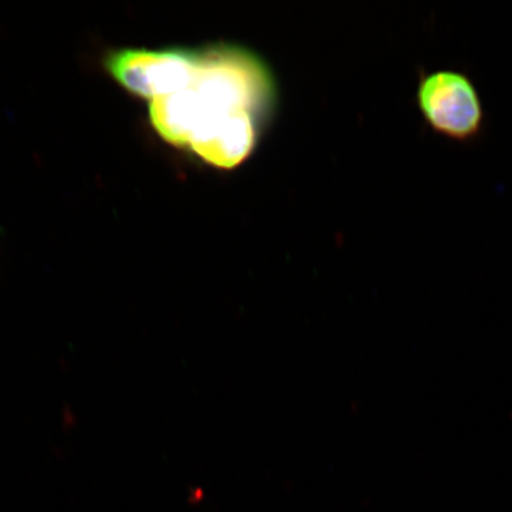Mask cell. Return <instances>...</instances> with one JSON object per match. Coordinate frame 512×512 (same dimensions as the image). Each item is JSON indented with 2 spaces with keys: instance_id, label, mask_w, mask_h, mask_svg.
Listing matches in <instances>:
<instances>
[{
  "instance_id": "6da1fadb",
  "label": "cell",
  "mask_w": 512,
  "mask_h": 512,
  "mask_svg": "<svg viewBox=\"0 0 512 512\" xmlns=\"http://www.w3.org/2000/svg\"><path fill=\"white\" fill-rule=\"evenodd\" d=\"M190 88L204 114L246 111L265 120L275 104V85L264 61L245 48L216 44L198 49Z\"/></svg>"
},
{
  "instance_id": "7a4b0ae2",
  "label": "cell",
  "mask_w": 512,
  "mask_h": 512,
  "mask_svg": "<svg viewBox=\"0 0 512 512\" xmlns=\"http://www.w3.org/2000/svg\"><path fill=\"white\" fill-rule=\"evenodd\" d=\"M416 105L435 133L456 142H470L484 126V107L475 83L464 73L440 69L419 81Z\"/></svg>"
},
{
  "instance_id": "3957f363",
  "label": "cell",
  "mask_w": 512,
  "mask_h": 512,
  "mask_svg": "<svg viewBox=\"0 0 512 512\" xmlns=\"http://www.w3.org/2000/svg\"><path fill=\"white\" fill-rule=\"evenodd\" d=\"M197 60L198 49H121L107 56L106 68L128 92L153 100L188 88Z\"/></svg>"
},
{
  "instance_id": "277c9868",
  "label": "cell",
  "mask_w": 512,
  "mask_h": 512,
  "mask_svg": "<svg viewBox=\"0 0 512 512\" xmlns=\"http://www.w3.org/2000/svg\"><path fill=\"white\" fill-rule=\"evenodd\" d=\"M259 123L246 111L206 115L188 147L203 162L215 168L235 169L254 151Z\"/></svg>"
},
{
  "instance_id": "5b68a950",
  "label": "cell",
  "mask_w": 512,
  "mask_h": 512,
  "mask_svg": "<svg viewBox=\"0 0 512 512\" xmlns=\"http://www.w3.org/2000/svg\"><path fill=\"white\" fill-rule=\"evenodd\" d=\"M203 114L201 101L190 87L160 96L150 104L153 128L165 142L178 147L189 146Z\"/></svg>"
}]
</instances>
